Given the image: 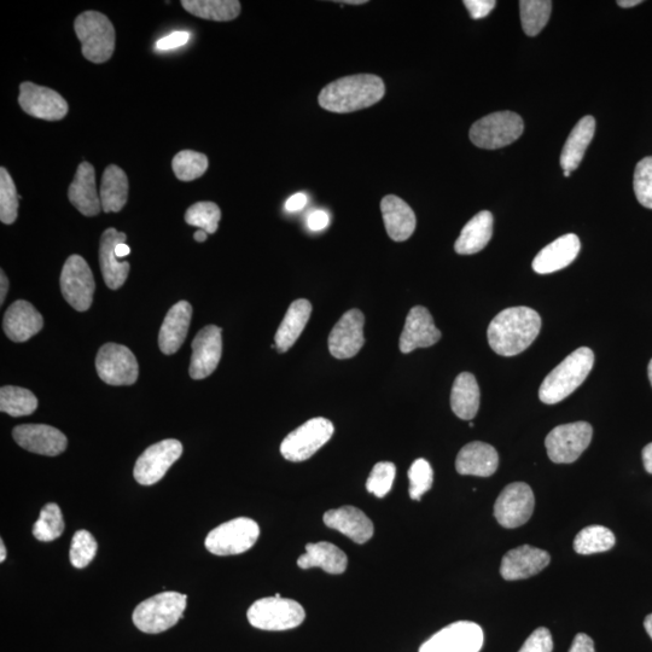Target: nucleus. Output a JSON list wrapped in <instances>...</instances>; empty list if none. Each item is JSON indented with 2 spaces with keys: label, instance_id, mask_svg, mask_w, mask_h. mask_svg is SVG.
Wrapping results in <instances>:
<instances>
[{
  "label": "nucleus",
  "instance_id": "ddd939ff",
  "mask_svg": "<svg viewBox=\"0 0 652 652\" xmlns=\"http://www.w3.org/2000/svg\"><path fill=\"white\" fill-rule=\"evenodd\" d=\"M183 454L180 441L167 439L150 446L137 459L133 476L139 485L151 486L161 481Z\"/></svg>",
  "mask_w": 652,
  "mask_h": 652
},
{
  "label": "nucleus",
  "instance_id": "5701e85b",
  "mask_svg": "<svg viewBox=\"0 0 652 652\" xmlns=\"http://www.w3.org/2000/svg\"><path fill=\"white\" fill-rule=\"evenodd\" d=\"M44 319L36 307L28 301L14 302L4 314L3 329L5 335L16 343L26 342L43 329Z\"/></svg>",
  "mask_w": 652,
  "mask_h": 652
},
{
  "label": "nucleus",
  "instance_id": "0eeeda50",
  "mask_svg": "<svg viewBox=\"0 0 652 652\" xmlns=\"http://www.w3.org/2000/svg\"><path fill=\"white\" fill-rule=\"evenodd\" d=\"M525 124L520 115L497 112L476 121L470 128V141L477 148L496 150L517 141L523 135Z\"/></svg>",
  "mask_w": 652,
  "mask_h": 652
},
{
  "label": "nucleus",
  "instance_id": "bb28decb",
  "mask_svg": "<svg viewBox=\"0 0 652 652\" xmlns=\"http://www.w3.org/2000/svg\"><path fill=\"white\" fill-rule=\"evenodd\" d=\"M191 317L192 306L188 301H179L168 311L159 334V346L163 354L172 355L183 346L189 333Z\"/></svg>",
  "mask_w": 652,
  "mask_h": 652
},
{
  "label": "nucleus",
  "instance_id": "412c9836",
  "mask_svg": "<svg viewBox=\"0 0 652 652\" xmlns=\"http://www.w3.org/2000/svg\"><path fill=\"white\" fill-rule=\"evenodd\" d=\"M550 562L551 557L546 551L523 545L506 553L500 574L508 581L528 579L543 572Z\"/></svg>",
  "mask_w": 652,
  "mask_h": 652
},
{
  "label": "nucleus",
  "instance_id": "2f4dec72",
  "mask_svg": "<svg viewBox=\"0 0 652 652\" xmlns=\"http://www.w3.org/2000/svg\"><path fill=\"white\" fill-rule=\"evenodd\" d=\"M595 132L596 120L593 116H585L575 125L562 150L560 162L563 171L572 172L580 166Z\"/></svg>",
  "mask_w": 652,
  "mask_h": 652
},
{
  "label": "nucleus",
  "instance_id": "1a4fd4ad",
  "mask_svg": "<svg viewBox=\"0 0 652 652\" xmlns=\"http://www.w3.org/2000/svg\"><path fill=\"white\" fill-rule=\"evenodd\" d=\"M334 424L329 419H310L291 432L281 445L282 456L289 462H305L333 438Z\"/></svg>",
  "mask_w": 652,
  "mask_h": 652
},
{
  "label": "nucleus",
  "instance_id": "6ab92c4d",
  "mask_svg": "<svg viewBox=\"0 0 652 652\" xmlns=\"http://www.w3.org/2000/svg\"><path fill=\"white\" fill-rule=\"evenodd\" d=\"M13 438L26 451L48 457L58 456L68 446L66 435L46 424H22L13 430Z\"/></svg>",
  "mask_w": 652,
  "mask_h": 652
},
{
  "label": "nucleus",
  "instance_id": "a18cd8bd",
  "mask_svg": "<svg viewBox=\"0 0 652 652\" xmlns=\"http://www.w3.org/2000/svg\"><path fill=\"white\" fill-rule=\"evenodd\" d=\"M410 498L421 499L433 487L434 471L426 459L419 458L413 462L409 470Z\"/></svg>",
  "mask_w": 652,
  "mask_h": 652
},
{
  "label": "nucleus",
  "instance_id": "338daca9",
  "mask_svg": "<svg viewBox=\"0 0 652 652\" xmlns=\"http://www.w3.org/2000/svg\"><path fill=\"white\" fill-rule=\"evenodd\" d=\"M563 174H564V177L568 178V177H570V174H572V172L563 171Z\"/></svg>",
  "mask_w": 652,
  "mask_h": 652
},
{
  "label": "nucleus",
  "instance_id": "052dcab7",
  "mask_svg": "<svg viewBox=\"0 0 652 652\" xmlns=\"http://www.w3.org/2000/svg\"><path fill=\"white\" fill-rule=\"evenodd\" d=\"M207 237V232L203 230H197L194 235L195 241L200 243L207 241Z\"/></svg>",
  "mask_w": 652,
  "mask_h": 652
},
{
  "label": "nucleus",
  "instance_id": "864d4df0",
  "mask_svg": "<svg viewBox=\"0 0 652 652\" xmlns=\"http://www.w3.org/2000/svg\"><path fill=\"white\" fill-rule=\"evenodd\" d=\"M569 652H596L595 644H593V640L589 636L580 633L575 637Z\"/></svg>",
  "mask_w": 652,
  "mask_h": 652
},
{
  "label": "nucleus",
  "instance_id": "bf43d9fd",
  "mask_svg": "<svg viewBox=\"0 0 652 652\" xmlns=\"http://www.w3.org/2000/svg\"><path fill=\"white\" fill-rule=\"evenodd\" d=\"M642 3H643L642 0H619V2H617V5H619L620 8L628 9V8L637 7V5Z\"/></svg>",
  "mask_w": 652,
  "mask_h": 652
},
{
  "label": "nucleus",
  "instance_id": "4d7b16f0",
  "mask_svg": "<svg viewBox=\"0 0 652 652\" xmlns=\"http://www.w3.org/2000/svg\"><path fill=\"white\" fill-rule=\"evenodd\" d=\"M0 283H2V285H0V287H2V288H0V304L3 305L4 301H5V298H7V294H8V290H9L8 277L5 276V273H4L3 270L0 271Z\"/></svg>",
  "mask_w": 652,
  "mask_h": 652
},
{
  "label": "nucleus",
  "instance_id": "f704fd0d",
  "mask_svg": "<svg viewBox=\"0 0 652 652\" xmlns=\"http://www.w3.org/2000/svg\"><path fill=\"white\" fill-rule=\"evenodd\" d=\"M104 213H118L125 207L128 199V178L124 170L110 165L103 173L100 189Z\"/></svg>",
  "mask_w": 652,
  "mask_h": 652
},
{
  "label": "nucleus",
  "instance_id": "5fc2aeb1",
  "mask_svg": "<svg viewBox=\"0 0 652 652\" xmlns=\"http://www.w3.org/2000/svg\"><path fill=\"white\" fill-rule=\"evenodd\" d=\"M307 202V196L302 194V192H299V194L291 196L290 199L285 202V211L289 213L300 212L306 207Z\"/></svg>",
  "mask_w": 652,
  "mask_h": 652
},
{
  "label": "nucleus",
  "instance_id": "c756f323",
  "mask_svg": "<svg viewBox=\"0 0 652 652\" xmlns=\"http://www.w3.org/2000/svg\"><path fill=\"white\" fill-rule=\"evenodd\" d=\"M298 566L301 569L322 568L325 573L339 575L346 572L348 560L339 547L322 541L306 546V552L299 557Z\"/></svg>",
  "mask_w": 652,
  "mask_h": 652
},
{
  "label": "nucleus",
  "instance_id": "c85d7f7f",
  "mask_svg": "<svg viewBox=\"0 0 652 652\" xmlns=\"http://www.w3.org/2000/svg\"><path fill=\"white\" fill-rule=\"evenodd\" d=\"M381 211L388 236L395 242L409 240L416 230V214L398 196L388 195L382 199Z\"/></svg>",
  "mask_w": 652,
  "mask_h": 652
},
{
  "label": "nucleus",
  "instance_id": "a211bd4d",
  "mask_svg": "<svg viewBox=\"0 0 652 652\" xmlns=\"http://www.w3.org/2000/svg\"><path fill=\"white\" fill-rule=\"evenodd\" d=\"M365 317L359 310L343 314L329 335V351L336 359L355 357L363 348Z\"/></svg>",
  "mask_w": 652,
  "mask_h": 652
},
{
  "label": "nucleus",
  "instance_id": "423d86ee",
  "mask_svg": "<svg viewBox=\"0 0 652 652\" xmlns=\"http://www.w3.org/2000/svg\"><path fill=\"white\" fill-rule=\"evenodd\" d=\"M249 624L263 631H288L299 627L305 621L306 613L302 605L293 599L265 597L249 608Z\"/></svg>",
  "mask_w": 652,
  "mask_h": 652
},
{
  "label": "nucleus",
  "instance_id": "a19ab883",
  "mask_svg": "<svg viewBox=\"0 0 652 652\" xmlns=\"http://www.w3.org/2000/svg\"><path fill=\"white\" fill-rule=\"evenodd\" d=\"M64 532V521L60 506L55 503L45 505L36 525L33 526V535L39 541H54Z\"/></svg>",
  "mask_w": 652,
  "mask_h": 652
},
{
  "label": "nucleus",
  "instance_id": "09e8293b",
  "mask_svg": "<svg viewBox=\"0 0 652 652\" xmlns=\"http://www.w3.org/2000/svg\"><path fill=\"white\" fill-rule=\"evenodd\" d=\"M553 642L549 630L540 627L528 637L526 643L518 652H552Z\"/></svg>",
  "mask_w": 652,
  "mask_h": 652
},
{
  "label": "nucleus",
  "instance_id": "13d9d810",
  "mask_svg": "<svg viewBox=\"0 0 652 652\" xmlns=\"http://www.w3.org/2000/svg\"><path fill=\"white\" fill-rule=\"evenodd\" d=\"M131 253V248L127 246L126 243L118 244V247L115 249L116 258L121 259L125 258L128 254Z\"/></svg>",
  "mask_w": 652,
  "mask_h": 652
},
{
  "label": "nucleus",
  "instance_id": "aec40b11",
  "mask_svg": "<svg viewBox=\"0 0 652 652\" xmlns=\"http://www.w3.org/2000/svg\"><path fill=\"white\" fill-rule=\"evenodd\" d=\"M441 331L436 328L432 314L426 307L416 306L407 314L403 333L400 336L401 353L409 354L417 348H428L441 340Z\"/></svg>",
  "mask_w": 652,
  "mask_h": 652
},
{
  "label": "nucleus",
  "instance_id": "6e6552de",
  "mask_svg": "<svg viewBox=\"0 0 652 652\" xmlns=\"http://www.w3.org/2000/svg\"><path fill=\"white\" fill-rule=\"evenodd\" d=\"M260 537V527L252 518L238 517L214 528L206 547L213 555L235 556L252 549Z\"/></svg>",
  "mask_w": 652,
  "mask_h": 652
},
{
  "label": "nucleus",
  "instance_id": "f257e3e1",
  "mask_svg": "<svg viewBox=\"0 0 652 652\" xmlns=\"http://www.w3.org/2000/svg\"><path fill=\"white\" fill-rule=\"evenodd\" d=\"M540 330L537 311L525 306L506 308L489 324L488 343L502 357H515L531 347Z\"/></svg>",
  "mask_w": 652,
  "mask_h": 652
},
{
  "label": "nucleus",
  "instance_id": "dca6fc26",
  "mask_svg": "<svg viewBox=\"0 0 652 652\" xmlns=\"http://www.w3.org/2000/svg\"><path fill=\"white\" fill-rule=\"evenodd\" d=\"M19 103L23 112L45 121L62 120L69 109L60 93L29 81L20 85Z\"/></svg>",
  "mask_w": 652,
  "mask_h": 652
},
{
  "label": "nucleus",
  "instance_id": "8fccbe9b",
  "mask_svg": "<svg viewBox=\"0 0 652 652\" xmlns=\"http://www.w3.org/2000/svg\"><path fill=\"white\" fill-rule=\"evenodd\" d=\"M463 4L468 9L471 19L481 20L492 13L497 2L494 0H464Z\"/></svg>",
  "mask_w": 652,
  "mask_h": 652
},
{
  "label": "nucleus",
  "instance_id": "58836bf2",
  "mask_svg": "<svg viewBox=\"0 0 652 652\" xmlns=\"http://www.w3.org/2000/svg\"><path fill=\"white\" fill-rule=\"evenodd\" d=\"M552 2L549 0H522L520 13L523 31L528 37H535L543 31L550 20Z\"/></svg>",
  "mask_w": 652,
  "mask_h": 652
},
{
  "label": "nucleus",
  "instance_id": "e2e57ef3",
  "mask_svg": "<svg viewBox=\"0 0 652 652\" xmlns=\"http://www.w3.org/2000/svg\"><path fill=\"white\" fill-rule=\"evenodd\" d=\"M7 560V547L4 545V541H0V562Z\"/></svg>",
  "mask_w": 652,
  "mask_h": 652
},
{
  "label": "nucleus",
  "instance_id": "4be33fe9",
  "mask_svg": "<svg viewBox=\"0 0 652 652\" xmlns=\"http://www.w3.org/2000/svg\"><path fill=\"white\" fill-rule=\"evenodd\" d=\"M323 520L326 527L346 535L354 543L365 544L374 537V523L354 506L326 511Z\"/></svg>",
  "mask_w": 652,
  "mask_h": 652
},
{
  "label": "nucleus",
  "instance_id": "b1692460",
  "mask_svg": "<svg viewBox=\"0 0 652 652\" xmlns=\"http://www.w3.org/2000/svg\"><path fill=\"white\" fill-rule=\"evenodd\" d=\"M69 201L85 215L96 217L102 211L101 197L96 188L95 168L89 162H81L68 191Z\"/></svg>",
  "mask_w": 652,
  "mask_h": 652
},
{
  "label": "nucleus",
  "instance_id": "20e7f679",
  "mask_svg": "<svg viewBox=\"0 0 652 652\" xmlns=\"http://www.w3.org/2000/svg\"><path fill=\"white\" fill-rule=\"evenodd\" d=\"M188 596L179 592H162L145 599L133 611V624L148 634L162 633L176 626L182 619Z\"/></svg>",
  "mask_w": 652,
  "mask_h": 652
},
{
  "label": "nucleus",
  "instance_id": "603ef678",
  "mask_svg": "<svg viewBox=\"0 0 652 652\" xmlns=\"http://www.w3.org/2000/svg\"><path fill=\"white\" fill-rule=\"evenodd\" d=\"M329 223V214L322 209L312 212L307 218V226L311 231H322L328 227Z\"/></svg>",
  "mask_w": 652,
  "mask_h": 652
},
{
  "label": "nucleus",
  "instance_id": "7c9ffc66",
  "mask_svg": "<svg viewBox=\"0 0 652 652\" xmlns=\"http://www.w3.org/2000/svg\"><path fill=\"white\" fill-rule=\"evenodd\" d=\"M312 305L305 299L296 300L291 304L275 336L276 349L279 353L288 352L299 340L311 318Z\"/></svg>",
  "mask_w": 652,
  "mask_h": 652
},
{
  "label": "nucleus",
  "instance_id": "2eb2a0df",
  "mask_svg": "<svg viewBox=\"0 0 652 652\" xmlns=\"http://www.w3.org/2000/svg\"><path fill=\"white\" fill-rule=\"evenodd\" d=\"M482 645V628L475 622L459 621L434 634L419 652H480Z\"/></svg>",
  "mask_w": 652,
  "mask_h": 652
},
{
  "label": "nucleus",
  "instance_id": "79ce46f5",
  "mask_svg": "<svg viewBox=\"0 0 652 652\" xmlns=\"http://www.w3.org/2000/svg\"><path fill=\"white\" fill-rule=\"evenodd\" d=\"M220 219V208L214 202H197L185 213L186 223L199 227V230L206 231L208 235L217 232Z\"/></svg>",
  "mask_w": 652,
  "mask_h": 652
},
{
  "label": "nucleus",
  "instance_id": "cd10ccee",
  "mask_svg": "<svg viewBox=\"0 0 652 652\" xmlns=\"http://www.w3.org/2000/svg\"><path fill=\"white\" fill-rule=\"evenodd\" d=\"M499 456L496 448L485 442L475 441L464 446L458 453L456 469L461 475L489 477L496 473Z\"/></svg>",
  "mask_w": 652,
  "mask_h": 652
},
{
  "label": "nucleus",
  "instance_id": "680f3d73",
  "mask_svg": "<svg viewBox=\"0 0 652 652\" xmlns=\"http://www.w3.org/2000/svg\"><path fill=\"white\" fill-rule=\"evenodd\" d=\"M644 626H645L646 632H648L650 638L652 639V614H650L649 616H646Z\"/></svg>",
  "mask_w": 652,
  "mask_h": 652
},
{
  "label": "nucleus",
  "instance_id": "37998d69",
  "mask_svg": "<svg viewBox=\"0 0 652 652\" xmlns=\"http://www.w3.org/2000/svg\"><path fill=\"white\" fill-rule=\"evenodd\" d=\"M19 200L13 178L4 167L0 168V220L3 224L15 223Z\"/></svg>",
  "mask_w": 652,
  "mask_h": 652
},
{
  "label": "nucleus",
  "instance_id": "6e6d98bb",
  "mask_svg": "<svg viewBox=\"0 0 652 652\" xmlns=\"http://www.w3.org/2000/svg\"><path fill=\"white\" fill-rule=\"evenodd\" d=\"M643 463L644 468L649 474H652V442L643 450Z\"/></svg>",
  "mask_w": 652,
  "mask_h": 652
},
{
  "label": "nucleus",
  "instance_id": "f8f14e48",
  "mask_svg": "<svg viewBox=\"0 0 652 652\" xmlns=\"http://www.w3.org/2000/svg\"><path fill=\"white\" fill-rule=\"evenodd\" d=\"M95 289V279L83 256H69L61 273V291L64 300L74 310L85 312L92 305Z\"/></svg>",
  "mask_w": 652,
  "mask_h": 652
},
{
  "label": "nucleus",
  "instance_id": "f3484780",
  "mask_svg": "<svg viewBox=\"0 0 652 652\" xmlns=\"http://www.w3.org/2000/svg\"><path fill=\"white\" fill-rule=\"evenodd\" d=\"M223 329L207 325L192 341L189 374L194 380H203L217 370L223 353Z\"/></svg>",
  "mask_w": 652,
  "mask_h": 652
},
{
  "label": "nucleus",
  "instance_id": "de8ad7c7",
  "mask_svg": "<svg viewBox=\"0 0 652 652\" xmlns=\"http://www.w3.org/2000/svg\"><path fill=\"white\" fill-rule=\"evenodd\" d=\"M633 188L640 205L652 209V156L644 157L638 162Z\"/></svg>",
  "mask_w": 652,
  "mask_h": 652
},
{
  "label": "nucleus",
  "instance_id": "72a5a7b5",
  "mask_svg": "<svg viewBox=\"0 0 652 652\" xmlns=\"http://www.w3.org/2000/svg\"><path fill=\"white\" fill-rule=\"evenodd\" d=\"M481 393L476 378L470 372H462L453 383L451 407L454 415L471 421L480 409Z\"/></svg>",
  "mask_w": 652,
  "mask_h": 652
},
{
  "label": "nucleus",
  "instance_id": "4c0bfd02",
  "mask_svg": "<svg viewBox=\"0 0 652 652\" xmlns=\"http://www.w3.org/2000/svg\"><path fill=\"white\" fill-rule=\"evenodd\" d=\"M615 535L603 526H590L582 529L574 540V550L580 555H595L613 549Z\"/></svg>",
  "mask_w": 652,
  "mask_h": 652
},
{
  "label": "nucleus",
  "instance_id": "7ed1b4c3",
  "mask_svg": "<svg viewBox=\"0 0 652 652\" xmlns=\"http://www.w3.org/2000/svg\"><path fill=\"white\" fill-rule=\"evenodd\" d=\"M593 364H595V354L592 349L587 347L576 349L546 376L539 389V399L547 405L561 403L585 382Z\"/></svg>",
  "mask_w": 652,
  "mask_h": 652
},
{
  "label": "nucleus",
  "instance_id": "e433bc0d",
  "mask_svg": "<svg viewBox=\"0 0 652 652\" xmlns=\"http://www.w3.org/2000/svg\"><path fill=\"white\" fill-rule=\"evenodd\" d=\"M37 407L38 399L31 390L14 386L0 389V410L11 417L32 415Z\"/></svg>",
  "mask_w": 652,
  "mask_h": 652
},
{
  "label": "nucleus",
  "instance_id": "c9c22d12",
  "mask_svg": "<svg viewBox=\"0 0 652 652\" xmlns=\"http://www.w3.org/2000/svg\"><path fill=\"white\" fill-rule=\"evenodd\" d=\"M182 5L191 15L209 21H232L241 14L237 0H183Z\"/></svg>",
  "mask_w": 652,
  "mask_h": 652
},
{
  "label": "nucleus",
  "instance_id": "3c124183",
  "mask_svg": "<svg viewBox=\"0 0 652 652\" xmlns=\"http://www.w3.org/2000/svg\"><path fill=\"white\" fill-rule=\"evenodd\" d=\"M191 36L188 32H174L168 34V36L163 37L157 42L156 48L162 51L173 50L180 48L189 43Z\"/></svg>",
  "mask_w": 652,
  "mask_h": 652
},
{
  "label": "nucleus",
  "instance_id": "39448f33",
  "mask_svg": "<svg viewBox=\"0 0 652 652\" xmlns=\"http://www.w3.org/2000/svg\"><path fill=\"white\" fill-rule=\"evenodd\" d=\"M74 29L87 61L100 64L112 58L115 50V29L106 15L97 11H86L77 17Z\"/></svg>",
  "mask_w": 652,
  "mask_h": 652
},
{
  "label": "nucleus",
  "instance_id": "0e129e2a",
  "mask_svg": "<svg viewBox=\"0 0 652 652\" xmlns=\"http://www.w3.org/2000/svg\"><path fill=\"white\" fill-rule=\"evenodd\" d=\"M341 4H352V5H360V4H366V0H345V2H337Z\"/></svg>",
  "mask_w": 652,
  "mask_h": 652
},
{
  "label": "nucleus",
  "instance_id": "49530a36",
  "mask_svg": "<svg viewBox=\"0 0 652 652\" xmlns=\"http://www.w3.org/2000/svg\"><path fill=\"white\" fill-rule=\"evenodd\" d=\"M395 475H397V468L393 463H377L366 481V489L377 498H384L393 487Z\"/></svg>",
  "mask_w": 652,
  "mask_h": 652
},
{
  "label": "nucleus",
  "instance_id": "a878e982",
  "mask_svg": "<svg viewBox=\"0 0 652 652\" xmlns=\"http://www.w3.org/2000/svg\"><path fill=\"white\" fill-rule=\"evenodd\" d=\"M580 249L579 237L574 234L557 238L535 256L533 270L539 275H549V273L566 269L579 255Z\"/></svg>",
  "mask_w": 652,
  "mask_h": 652
},
{
  "label": "nucleus",
  "instance_id": "c03bdc74",
  "mask_svg": "<svg viewBox=\"0 0 652 652\" xmlns=\"http://www.w3.org/2000/svg\"><path fill=\"white\" fill-rule=\"evenodd\" d=\"M97 549V541L90 532L81 529V531L75 533L72 539L71 551H69L72 566L77 569L89 566L93 558L96 557Z\"/></svg>",
  "mask_w": 652,
  "mask_h": 652
},
{
  "label": "nucleus",
  "instance_id": "473e14b6",
  "mask_svg": "<svg viewBox=\"0 0 652 652\" xmlns=\"http://www.w3.org/2000/svg\"><path fill=\"white\" fill-rule=\"evenodd\" d=\"M493 235V215L482 211L463 227L454 250L459 255H473L485 249Z\"/></svg>",
  "mask_w": 652,
  "mask_h": 652
},
{
  "label": "nucleus",
  "instance_id": "393cba45",
  "mask_svg": "<svg viewBox=\"0 0 652 652\" xmlns=\"http://www.w3.org/2000/svg\"><path fill=\"white\" fill-rule=\"evenodd\" d=\"M127 236L124 232H119L110 227L103 232L100 247V264L103 273L104 282L107 287L116 290L125 284L130 273L131 266L127 261H120L116 258L115 249L120 243H126Z\"/></svg>",
  "mask_w": 652,
  "mask_h": 652
},
{
  "label": "nucleus",
  "instance_id": "ea45409f",
  "mask_svg": "<svg viewBox=\"0 0 652 652\" xmlns=\"http://www.w3.org/2000/svg\"><path fill=\"white\" fill-rule=\"evenodd\" d=\"M208 166V157L194 150L180 151L172 161L173 172L182 182L199 179L207 172Z\"/></svg>",
  "mask_w": 652,
  "mask_h": 652
},
{
  "label": "nucleus",
  "instance_id": "69168bd1",
  "mask_svg": "<svg viewBox=\"0 0 652 652\" xmlns=\"http://www.w3.org/2000/svg\"><path fill=\"white\" fill-rule=\"evenodd\" d=\"M648 375H649V380H650V383H651V386H652V359H651V362L649 364Z\"/></svg>",
  "mask_w": 652,
  "mask_h": 652
},
{
  "label": "nucleus",
  "instance_id": "9b49d317",
  "mask_svg": "<svg viewBox=\"0 0 652 652\" xmlns=\"http://www.w3.org/2000/svg\"><path fill=\"white\" fill-rule=\"evenodd\" d=\"M98 376L109 386H132L138 380L139 368L135 354L118 343H107L96 357Z\"/></svg>",
  "mask_w": 652,
  "mask_h": 652
},
{
  "label": "nucleus",
  "instance_id": "9d476101",
  "mask_svg": "<svg viewBox=\"0 0 652 652\" xmlns=\"http://www.w3.org/2000/svg\"><path fill=\"white\" fill-rule=\"evenodd\" d=\"M592 435L591 424L586 422H575L556 427L546 436L547 456L553 463H574L590 446Z\"/></svg>",
  "mask_w": 652,
  "mask_h": 652
},
{
  "label": "nucleus",
  "instance_id": "4468645a",
  "mask_svg": "<svg viewBox=\"0 0 652 652\" xmlns=\"http://www.w3.org/2000/svg\"><path fill=\"white\" fill-rule=\"evenodd\" d=\"M534 505V493L527 483H511L499 494L494 504V516L500 526L508 529L518 528L532 517Z\"/></svg>",
  "mask_w": 652,
  "mask_h": 652
},
{
  "label": "nucleus",
  "instance_id": "f03ea898",
  "mask_svg": "<svg viewBox=\"0 0 652 652\" xmlns=\"http://www.w3.org/2000/svg\"><path fill=\"white\" fill-rule=\"evenodd\" d=\"M386 95L383 80L374 74H357L325 86L318 97L326 112L347 114L370 108Z\"/></svg>",
  "mask_w": 652,
  "mask_h": 652
}]
</instances>
